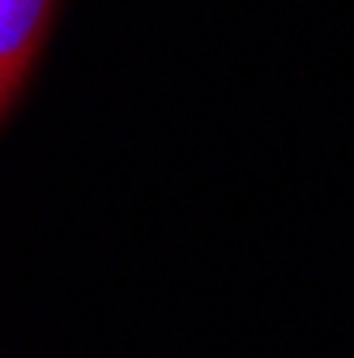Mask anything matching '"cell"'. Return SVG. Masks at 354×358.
Wrapping results in <instances>:
<instances>
[{
    "instance_id": "1",
    "label": "cell",
    "mask_w": 354,
    "mask_h": 358,
    "mask_svg": "<svg viewBox=\"0 0 354 358\" xmlns=\"http://www.w3.org/2000/svg\"><path fill=\"white\" fill-rule=\"evenodd\" d=\"M52 17V0H0V115L9 111L34 64Z\"/></svg>"
}]
</instances>
